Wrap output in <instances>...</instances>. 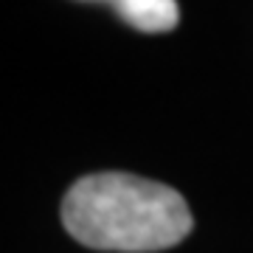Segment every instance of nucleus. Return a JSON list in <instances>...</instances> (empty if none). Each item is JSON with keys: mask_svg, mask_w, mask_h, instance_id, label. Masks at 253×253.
<instances>
[{"mask_svg": "<svg viewBox=\"0 0 253 253\" xmlns=\"http://www.w3.org/2000/svg\"><path fill=\"white\" fill-rule=\"evenodd\" d=\"M65 231L93 251L155 253L174 248L194 228L180 191L126 172L79 177L62 197Z\"/></svg>", "mask_w": 253, "mask_h": 253, "instance_id": "nucleus-1", "label": "nucleus"}, {"mask_svg": "<svg viewBox=\"0 0 253 253\" xmlns=\"http://www.w3.org/2000/svg\"><path fill=\"white\" fill-rule=\"evenodd\" d=\"M101 3H110L113 11L126 26H132L135 31H144V34L172 31L180 20L177 0H101Z\"/></svg>", "mask_w": 253, "mask_h": 253, "instance_id": "nucleus-2", "label": "nucleus"}]
</instances>
